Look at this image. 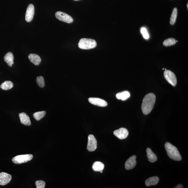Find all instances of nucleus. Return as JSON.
<instances>
[{
    "label": "nucleus",
    "mask_w": 188,
    "mask_h": 188,
    "mask_svg": "<svg viewBox=\"0 0 188 188\" xmlns=\"http://www.w3.org/2000/svg\"><path fill=\"white\" fill-rule=\"evenodd\" d=\"M156 97L153 93L147 94L142 100V110L145 115H148L150 113L154 107Z\"/></svg>",
    "instance_id": "f257e3e1"
},
{
    "label": "nucleus",
    "mask_w": 188,
    "mask_h": 188,
    "mask_svg": "<svg viewBox=\"0 0 188 188\" xmlns=\"http://www.w3.org/2000/svg\"><path fill=\"white\" fill-rule=\"evenodd\" d=\"M165 147L168 155L171 159L175 161L181 160L182 157L178 148L169 142H167L165 144Z\"/></svg>",
    "instance_id": "f03ea898"
},
{
    "label": "nucleus",
    "mask_w": 188,
    "mask_h": 188,
    "mask_svg": "<svg viewBox=\"0 0 188 188\" xmlns=\"http://www.w3.org/2000/svg\"><path fill=\"white\" fill-rule=\"evenodd\" d=\"M97 45V43L94 40L83 38L80 40L78 46L80 49H88L95 48Z\"/></svg>",
    "instance_id": "7ed1b4c3"
},
{
    "label": "nucleus",
    "mask_w": 188,
    "mask_h": 188,
    "mask_svg": "<svg viewBox=\"0 0 188 188\" xmlns=\"http://www.w3.org/2000/svg\"><path fill=\"white\" fill-rule=\"evenodd\" d=\"M32 158L33 155L32 154L21 155L13 158L12 160L15 164H20L27 163L31 160Z\"/></svg>",
    "instance_id": "20e7f679"
},
{
    "label": "nucleus",
    "mask_w": 188,
    "mask_h": 188,
    "mask_svg": "<svg viewBox=\"0 0 188 188\" xmlns=\"http://www.w3.org/2000/svg\"><path fill=\"white\" fill-rule=\"evenodd\" d=\"M164 77L169 83L173 86H175L177 83V80L175 75L169 70H165L164 73Z\"/></svg>",
    "instance_id": "39448f33"
},
{
    "label": "nucleus",
    "mask_w": 188,
    "mask_h": 188,
    "mask_svg": "<svg viewBox=\"0 0 188 188\" xmlns=\"http://www.w3.org/2000/svg\"><path fill=\"white\" fill-rule=\"evenodd\" d=\"M56 18L60 21L69 23L73 22V19L70 15L63 12L58 11L55 13Z\"/></svg>",
    "instance_id": "423d86ee"
},
{
    "label": "nucleus",
    "mask_w": 188,
    "mask_h": 188,
    "mask_svg": "<svg viewBox=\"0 0 188 188\" xmlns=\"http://www.w3.org/2000/svg\"><path fill=\"white\" fill-rule=\"evenodd\" d=\"M87 149L90 152H93L97 148V141L94 136L90 135L88 136Z\"/></svg>",
    "instance_id": "0eeeda50"
},
{
    "label": "nucleus",
    "mask_w": 188,
    "mask_h": 188,
    "mask_svg": "<svg viewBox=\"0 0 188 188\" xmlns=\"http://www.w3.org/2000/svg\"><path fill=\"white\" fill-rule=\"evenodd\" d=\"M114 134L120 139H124L127 138L129 135L128 130L122 127L114 132Z\"/></svg>",
    "instance_id": "6e6552de"
},
{
    "label": "nucleus",
    "mask_w": 188,
    "mask_h": 188,
    "mask_svg": "<svg viewBox=\"0 0 188 188\" xmlns=\"http://www.w3.org/2000/svg\"><path fill=\"white\" fill-rule=\"evenodd\" d=\"M34 13V6L32 4H30L28 6L26 12L25 19L27 22H30L33 19Z\"/></svg>",
    "instance_id": "1a4fd4ad"
},
{
    "label": "nucleus",
    "mask_w": 188,
    "mask_h": 188,
    "mask_svg": "<svg viewBox=\"0 0 188 188\" xmlns=\"http://www.w3.org/2000/svg\"><path fill=\"white\" fill-rule=\"evenodd\" d=\"M91 104L99 107H105L107 105V103L103 99L97 98H90L88 99Z\"/></svg>",
    "instance_id": "9d476101"
},
{
    "label": "nucleus",
    "mask_w": 188,
    "mask_h": 188,
    "mask_svg": "<svg viewBox=\"0 0 188 188\" xmlns=\"http://www.w3.org/2000/svg\"><path fill=\"white\" fill-rule=\"evenodd\" d=\"M136 158V156L134 155L127 160L125 164V169L127 170H130L132 169L135 168L137 163Z\"/></svg>",
    "instance_id": "9b49d317"
},
{
    "label": "nucleus",
    "mask_w": 188,
    "mask_h": 188,
    "mask_svg": "<svg viewBox=\"0 0 188 188\" xmlns=\"http://www.w3.org/2000/svg\"><path fill=\"white\" fill-rule=\"evenodd\" d=\"M12 179L11 175L2 172L0 173V185H5L10 182Z\"/></svg>",
    "instance_id": "f8f14e48"
},
{
    "label": "nucleus",
    "mask_w": 188,
    "mask_h": 188,
    "mask_svg": "<svg viewBox=\"0 0 188 188\" xmlns=\"http://www.w3.org/2000/svg\"><path fill=\"white\" fill-rule=\"evenodd\" d=\"M20 122L22 124L27 126L31 125V122L30 118L27 114L25 113H22L19 114Z\"/></svg>",
    "instance_id": "ddd939ff"
},
{
    "label": "nucleus",
    "mask_w": 188,
    "mask_h": 188,
    "mask_svg": "<svg viewBox=\"0 0 188 188\" xmlns=\"http://www.w3.org/2000/svg\"><path fill=\"white\" fill-rule=\"evenodd\" d=\"M28 58L30 61L36 66L39 65L41 61L40 56L35 54H30L28 55Z\"/></svg>",
    "instance_id": "4468645a"
},
{
    "label": "nucleus",
    "mask_w": 188,
    "mask_h": 188,
    "mask_svg": "<svg viewBox=\"0 0 188 188\" xmlns=\"http://www.w3.org/2000/svg\"><path fill=\"white\" fill-rule=\"evenodd\" d=\"M147 156L148 161L151 163H153L156 162L157 160L156 155L152 152L151 148H148L146 149Z\"/></svg>",
    "instance_id": "2eb2a0df"
},
{
    "label": "nucleus",
    "mask_w": 188,
    "mask_h": 188,
    "mask_svg": "<svg viewBox=\"0 0 188 188\" xmlns=\"http://www.w3.org/2000/svg\"><path fill=\"white\" fill-rule=\"evenodd\" d=\"M14 56L12 52H9L6 53L4 56V60L8 66L11 67L13 64Z\"/></svg>",
    "instance_id": "dca6fc26"
},
{
    "label": "nucleus",
    "mask_w": 188,
    "mask_h": 188,
    "mask_svg": "<svg viewBox=\"0 0 188 188\" xmlns=\"http://www.w3.org/2000/svg\"><path fill=\"white\" fill-rule=\"evenodd\" d=\"M159 181L158 177L157 176L151 177L147 179L145 181V184L148 187L156 185L159 182Z\"/></svg>",
    "instance_id": "f3484780"
},
{
    "label": "nucleus",
    "mask_w": 188,
    "mask_h": 188,
    "mask_svg": "<svg viewBox=\"0 0 188 188\" xmlns=\"http://www.w3.org/2000/svg\"><path fill=\"white\" fill-rule=\"evenodd\" d=\"M130 96V94L128 91H124L118 93L116 94L117 98L122 100H125Z\"/></svg>",
    "instance_id": "a211bd4d"
},
{
    "label": "nucleus",
    "mask_w": 188,
    "mask_h": 188,
    "mask_svg": "<svg viewBox=\"0 0 188 188\" xmlns=\"http://www.w3.org/2000/svg\"><path fill=\"white\" fill-rule=\"evenodd\" d=\"M104 168V165L100 162H95L92 165V169L95 172H100L103 171Z\"/></svg>",
    "instance_id": "6ab92c4d"
},
{
    "label": "nucleus",
    "mask_w": 188,
    "mask_h": 188,
    "mask_svg": "<svg viewBox=\"0 0 188 188\" xmlns=\"http://www.w3.org/2000/svg\"><path fill=\"white\" fill-rule=\"evenodd\" d=\"M13 86V84L10 81H5L2 83L1 85V89L4 90H7L10 89Z\"/></svg>",
    "instance_id": "aec40b11"
},
{
    "label": "nucleus",
    "mask_w": 188,
    "mask_h": 188,
    "mask_svg": "<svg viewBox=\"0 0 188 188\" xmlns=\"http://www.w3.org/2000/svg\"><path fill=\"white\" fill-rule=\"evenodd\" d=\"M178 11L176 8H175L173 10L170 19V23L171 25H174L175 23L177 16H178Z\"/></svg>",
    "instance_id": "412c9836"
},
{
    "label": "nucleus",
    "mask_w": 188,
    "mask_h": 188,
    "mask_svg": "<svg viewBox=\"0 0 188 188\" xmlns=\"http://www.w3.org/2000/svg\"><path fill=\"white\" fill-rule=\"evenodd\" d=\"M46 114L44 111L37 112L34 114L33 116L37 121H39L44 117Z\"/></svg>",
    "instance_id": "4be33fe9"
},
{
    "label": "nucleus",
    "mask_w": 188,
    "mask_h": 188,
    "mask_svg": "<svg viewBox=\"0 0 188 188\" xmlns=\"http://www.w3.org/2000/svg\"><path fill=\"white\" fill-rule=\"evenodd\" d=\"M176 43V40L175 38H169L164 40L163 44L165 46H168L175 44Z\"/></svg>",
    "instance_id": "5701e85b"
},
{
    "label": "nucleus",
    "mask_w": 188,
    "mask_h": 188,
    "mask_svg": "<svg viewBox=\"0 0 188 188\" xmlns=\"http://www.w3.org/2000/svg\"><path fill=\"white\" fill-rule=\"evenodd\" d=\"M37 83L40 88H43L45 86V82L44 78L42 76H38L37 78Z\"/></svg>",
    "instance_id": "b1692460"
},
{
    "label": "nucleus",
    "mask_w": 188,
    "mask_h": 188,
    "mask_svg": "<svg viewBox=\"0 0 188 188\" xmlns=\"http://www.w3.org/2000/svg\"><path fill=\"white\" fill-rule=\"evenodd\" d=\"M141 32L144 38L146 40L148 39L149 38V36L146 28H142L141 29Z\"/></svg>",
    "instance_id": "393cba45"
},
{
    "label": "nucleus",
    "mask_w": 188,
    "mask_h": 188,
    "mask_svg": "<svg viewBox=\"0 0 188 188\" xmlns=\"http://www.w3.org/2000/svg\"><path fill=\"white\" fill-rule=\"evenodd\" d=\"M35 184L37 188H44L45 187V183L44 181H36Z\"/></svg>",
    "instance_id": "a878e982"
},
{
    "label": "nucleus",
    "mask_w": 188,
    "mask_h": 188,
    "mask_svg": "<svg viewBox=\"0 0 188 188\" xmlns=\"http://www.w3.org/2000/svg\"><path fill=\"white\" fill-rule=\"evenodd\" d=\"M175 188H183V187L182 185L179 184L177 185L176 186L174 187Z\"/></svg>",
    "instance_id": "bb28decb"
},
{
    "label": "nucleus",
    "mask_w": 188,
    "mask_h": 188,
    "mask_svg": "<svg viewBox=\"0 0 188 188\" xmlns=\"http://www.w3.org/2000/svg\"><path fill=\"white\" fill-rule=\"evenodd\" d=\"M187 8H188V4H187Z\"/></svg>",
    "instance_id": "cd10ccee"
},
{
    "label": "nucleus",
    "mask_w": 188,
    "mask_h": 188,
    "mask_svg": "<svg viewBox=\"0 0 188 188\" xmlns=\"http://www.w3.org/2000/svg\"><path fill=\"white\" fill-rule=\"evenodd\" d=\"M74 1H79V0H74Z\"/></svg>",
    "instance_id": "c85d7f7f"
},
{
    "label": "nucleus",
    "mask_w": 188,
    "mask_h": 188,
    "mask_svg": "<svg viewBox=\"0 0 188 188\" xmlns=\"http://www.w3.org/2000/svg\"><path fill=\"white\" fill-rule=\"evenodd\" d=\"M165 70V69H164V68H163V70Z\"/></svg>",
    "instance_id": "c756f323"
}]
</instances>
